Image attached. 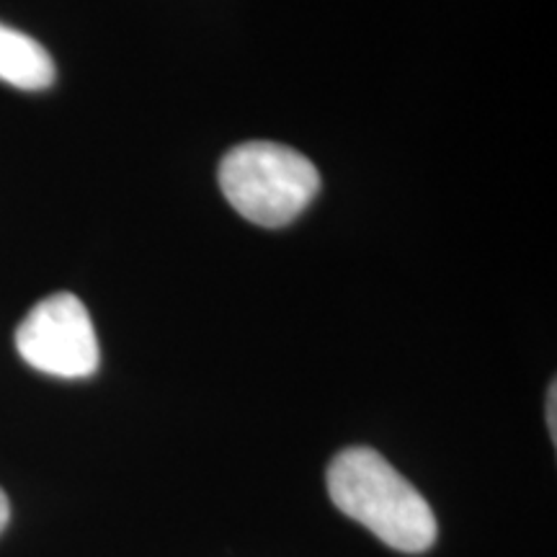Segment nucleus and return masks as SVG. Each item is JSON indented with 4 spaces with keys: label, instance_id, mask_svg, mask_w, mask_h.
Returning a JSON list of instances; mask_svg holds the SVG:
<instances>
[{
    "label": "nucleus",
    "instance_id": "nucleus-1",
    "mask_svg": "<svg viewBox=\"0 0 557 557\" xmlns=\"http://www.w3.org/2000/svg\"><path fill=\"white\" fill-rule=\"evenodd\" d=\"M329 493L341 513L398 553H426L436 540L429 500L380 451L348 447L329 465Z\"/></svg>",
    "mask_w": 557,
    "mask_h": 557
},
{
    "label": "nucleus",
    "instance_id": "nucleus-2",
    "mask_svg": "<svg viewBox=\"0 0 557 557\" xmlns=\"http://www.w3.org/2000/svg\"><path fill=\"white\" fill-rule=\"evenodd\" d=\"M220 189L253 225L295 222L320 191V173L302 152L278 143H243L222 158Z\"/></svg>",
    "mask_w": 557,
    "mask_h": 557
},
{
    "label": "nucleus",
    "instance_id": "nucleus-3",
    "mask_svg": "<svg viewBox=\"0 0 557 557\" xmlns=\"http://www.w3.org/2000/svg\"><path fill=\"white\" fill-rule=\"evenodd\" d=\"M16 348L26 364L62 380H83L99 369V338L86 305L60 292L34 305L16 331Z\"/></svg>",
    "mask_w": 557,
    "mask_h": 557
},
{
    "label": "nucleus",
    "instance_id": "nucleus-4",
    "mask_svg": "<svg viewBox=\"0 0 557 557\" xmlns=\"http://www.w3.org/2000/svg\"><path fill=\"white\" fill-rule=\"evenodd\" d=\"M54 78L52 54L29 34L0 24V81L18 90H47Z\"/></svg>",
    "mask_w": 557,
    "mask_h": 557
},
{
    "label": "nucleus",
    "instance_id": "nucleus-5",
    "mask_svg": "<svg viewBox=\"0 0 557 557\" xmlns=\"http://www.w3.org/2000/svg\"><path fill=\"white\" fill-rule=\"evenodd\" d=\"M557 385L553 382L547 389V426H549V436H553V442L557 438Z\"/></svg>",
    "mask_w": 557,
    "mask_h": 557
},
{
    "label": "nucleus",
    "instance_id": "nucleus-6",
    "mask_svg": "<svg viewBox=\"0 0 557 557\" xmlns=\"http://www.w3.org/2000/svg\"><path fill=\"white\" fill-rule=\"evenodd\" d=\"M9 519H11V504L9 498H5V493L0 491V532H3L5 524H9Z\"/></svg>",
    "mask_w": 557,
    "mask_h": 557
}]
</instances>
